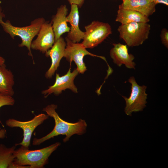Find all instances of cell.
<instances>
[{"mask_svg":"<svg viewBox=\"0 0 168 168\" xmlns=\"http://www.w3.org/2000/svg\"><path fill=\"white\" fill-rule=\"evenodd\" d=\"M115 21L121 24L133 22L148 23L150 21L148 17L138 12L124 8L119 6Z\"/></svg>","mask_w":168,"mask_h":168,"instance_id":"obj_16","label":"cell"},{"mask_svg":"<svg viewBox=\"0 0 168 168\" xmlns=\"http://www.w3.org/2000/svg\"><path fill=\"white\" fill-rule=\"evenodd\" d=\"M35 39L33 40L31 49L45 54L55 42V36L51 22L45 21L42 25Z\"/></svg>","mask_w":168,"mask_h":168,"instance_id":"obj_10","label":"cell"},{"mask_svg":"<svg viewBox=\"0 0 168 168\" xmlns=\"http://www.w3.org/2000/svg\"><path fill=\"white\" fill-rule=\"evenodd\" d=\"M78 8L77 5L71 4L70 12L67 17V22L70 23L71 26L67 38L74 43H78L83 39L85 35V32L81 31L79 28Z\"/></svg>","mask_w":168,"mask_h":168,"instance_id":"obj_13","label":"cell"},{"mask_svg":"<svg viewBox=\"0 0 168 168\" xmlns=\"http://www.w3.org/2000/svg\"><path fill=\"white\" fill-rule=\"evenodd\" d=\"M68 9L66 5H62L57 9L56 14L51 21L52 26L55 36V41L63 33L69 32L70 28L67 25V15Z\"/></svg>","mask_w":168,"mask_h":168,"instance_id":"obj_14","label":"cell"},{"mask_svg":"<svg viewBox=\"0 0 168 168\" xmlns=\"http://www.w3.org/2000/svg\"><path fill=\"white\" fill-rule=\"evenodd\" d=\"M78 73L76 68L71 72L70 67L67 72L63 76H60L58 74L56 73L54 84L48 89L42 91V94L46 98L53 93L58 96L66 89H70L74 93H77V88L74 84V81Z\"/></svg>","mask_w":168,"mask_h":168,"instance_id":"obj_9","label":"cell"},{"mask_svg":"<svg viewBox=\"0 0 168 168\" xmlns=\"http://www.w3.org/2000/svg\"><path fill=\"white\" fill-rule=\"evenodd\" d=\"M7 132L5 129L0 127V139H3L6 136Z\"/></svg>","mask_w":168,"mask_h":168,"instance_id":"obj_23","label":"cell"},{"mask_svg":"<svg viewBox=\"0 0 168 168\" xmlns=\"http://www.w3.org/2000/svg\"><path fill=\"white\" fill-rule=\"evenodd\" d=\"M85 28L86 31L82 43L86 48L97 46L112 32L109 24L98 21H93Z\"/></svg>","mask_w":168,"mask_h":168,"instance_id":"obj_6","label":"cell"},{"mask_svg":"<svg viewBox=\"0 0 168 168\" xmlns=\"http://www.w3.org/2000/svg\"><path fill=\"white\" fill-rule=\"evenodd\" d=\"M16 147L8 148L4 144H0V168H9L14 160Z\"/></svg>","mask_w":168,"mask_h":168,"instance_id":"obj_18","label":"cell"},{"mask_svg":"<svg viewBox=\"0 0 168 168\" xmlns=\"http://www.w3.org/2000/svg\"><path fill=\"white\" fill-rule=\"evenodd\" d=\"M150 0V1H153V0Z\"/></svg>","mask_w":168,"mask_h":168,"instance_id":"obj_25","label":"cell"},{"mask_svg":"<svg viewBox=\"0 0 168 168\" xmlns=\"http://www.w3.org/2000/svg\"><path fill=\"white\" fill-rule=\"evenodd\" d=\"M5 15L2 12V7H0V24L2 26L4 31L8 34L14 39L16 36L19 37L21 40V43L19 44V47H26L28 50V54L31 57L34 64L35 62L31 51V44L34 37L37 35L43 24L45 21L43 17L38 18L31 21L30 24L27 26L18 27L13 26L9 20L3 21L2 18Z\"/></svg>","mask_w":168,"mask_h":168,"instance_id":"obj_2","label":"cell"},{"mask_svg":"<svg viewBox=\"0 0 168 168\" xmlns=\"http://www.w3.org/2000/svg\"><path fill=\"white\" fill-rule=\"evenodd\" d=\"M56 142L40 149L30 150L22 146L15 149L13 163L17 165L27 166L30 168H42L48 163L49 156L60 145Z\"/></svg>","mask_w":168,"mask_h":168,"instance_id":"obj_3","label":"cell"},{"mask_svg":"<svg viewBox=\"0 0 168 168\" xmlns=\"http://www.w3.org/2000/svg\"><path fill=\"white\" fill-rule=\"evenodd\" d=\"M57 108V105L52 104L43 109V111L46 112L49 116L54 118L55 126L52 131L45 136L40 138H34L32 142L33 145H39L45 141L60 135H66L63 139V142H66L72 135H81L86 132L87 125L85 120L80 119L74 123L65 121L59 117L56 111Z\"/></svg>","mask_w":168,"mask_h":168,"instance_id":"obj_1","label":"cell"},{"mask_svg":"<svg viewBox=\"0 0 168 168\" xmlns=\"http://www.w3.org/2000/svg\"><path fill=\"white\" fill-rule=\"evenodd\" d=\"M66 46V42L63 38L61 36L55 41L52 47L45 53V56L49 57L51 60V66L45 74L47 78H51L58 69L60 61L64 57Z\"/></svg>","mask_w":168,"mask_h":168,"instance_id":"obj_11","label":"cell"},{"mask_svg":"<svg viewBox=\"0 0 168 168\" xmlns=\"http://www.w3.org/2000/svg\"><path fill=\"white\" fill-rule=\"evenodd\" d=\"M70 4L77 5L78 7L80 8L84 3V0H67Z\"/></svg>","mask_w":168,"mask_h":168,"instance_id":"obj_21","label":"cell"},{"mask_svg":"<svg viewBox=\"0 0 168 168\" xmlns=\"http://www.w3.org/2000/svg\"><path fill=\"white\" fill-rule=\"evenodd\" d=\"M128 82L131 84V91L129 98L122 96L126 102L124 111L128 115L133 112L141 111L146 106L147 94L146 93L147 86H140L136 82L135 78L130 77Z\"/></svg>","mask_w":168,"mask_h":168,"instance_id":"obj_7","label":"cell"},{"mask_svg":"<svg viewBox=\"0 0 168 168\" xmlns=\"http://www.w3.org/2000/svg\"><path fill=\"white\" fill-rule=\"evenodd\" d=\"M161 43L166 48H168V31L166 28H163L160 35Z\"/></svg>","mask_w":168,"mask_h":168,"instance_id":"obj_20","label":"cell"},{"mask_svg":"<svg viewBox=\"0 0 168 168\" xmlns=\"http://www.w3.org/2000/svg\"><path fill=\"white\" fill-rule=\"evenodd\" d=\"M121 4L124 8L139 12L148 17L156 11V5L150 0H122Z\"/></svg>","mask_w":168,"mask_h":168,"instance_id":"obj_15","label":"cell"},{"mask_svg":"<svg viewBox=\"0 0 168 168\" xmlns=\"http://www.w3.org/2000/svg\"><path fill=\"white\" fill-rule=\"evenodd\" d=\"M113 45L110 55L114 63L119 67L124 64L128 68L135 69L136 64L133 61L135 57L128 54L127 45L118 43L114 44Z\"/></svg>","mask_w":168,"mask_h":168,"instance_id":"obj_12","label":"cell"},{"mask_svg":"<svg viewBox=\"0 0 168 168\" xmlns=\"http://www.w3.org/2000/svg\"><path fill=\"white\" fill-rule=\"evenodd\" d=\"M66 46L65 49L63 57L70 64L74 61L76 64L77 69L79 73L83 74L87 70L86 67L83 61V58L86 55H89L93 57H98L105 60L107 64L108 72H111V68L108 64L106 58L103 56L97 55L92 54L86 49L82 43H74L66 38Z\"/></svg>","mask_w":168,"mask_h":168,"instance_id":"obj_5","label":"cell"},{"mask_svg":"<svg viewBox=\"0 0 168 168\" xmlns=\"http://www.w3.org/2000/svg\"><path fill=\"white\" fill-rule=\"evenodd\" d=\"M150 28L147 23L133 22L121 24L117 30L127 45L133 47L142 44L148 39Z\"/></svg>","mask_w":168,"mask_h":168,"instance_id":"obj_4","label":"cell"},{"mask_svg":"<svg viewBox=\"0 0 168 168\" xmlns=\"http://www.w3.org/2000/svg\"><path fill=\"white\" fill-rule=\"evenodd\" d=\"M5 59L3 57L0 56V64L5 63Z\"/></svg>","mask_w":168,"mask_h":168,"instance_id":"obj_24","label":"cell"},{"mask_svg":"<svg viewBox=\"0 0 168 168\" xmlns=\"http://www.w3.org/2000/svg\"><path fill=\"white\" fill-rule=\"evenodd\" d=\"M49 115L41 114L35 115L32 119L27 121H21L14 119H9L6 121V125L11 128L19 127L23 130V138L22 141L15 144L16 146L21 145L29 148L32 134L35 129L49 118Z\"/></svg>","mask_w":168,"mask_h":168,"instance_id":"obj_8","label":"cell"},{"mask_svg":"<svg viewBox=\"0 0 168 168\" xmlns=\"http://www.w3.org/2000/svg\"><path fill=\"white\" fill-rule=\"evenodd\" d=\"M15 84L14 76L12 72L7 68L5 63L0 64V92L13 96Z\"/></svg>","mask_w":168,"mask_h":168,"instance_id":"obj_17","label":"cell"},{"mask_svg":"<svg viewBox=\"0 0 168 168\" xmlns=\"http://www.w3.org/2000/svg\"><path fill=\"white\" fill-rule=\"evenodd\" d=\"M153 2L156 5L158 3H162L168 5V0H153Z\"/></svg>","mask_w":168,"mask_h":168,"instance_id":"obj_22","label":"cell"},{"mask_svg":"<svg viewBox=\"0 0 168 168\" xmlns=\"http://www.w3.org/2000/svg\"><path fill=\"white\" fill-rule=\"evenodd\" d=\"M15 100L12 96L4 95L0 92V108L5 105H13Z\"/></svg>","mask_w":168,"mask_h":168,"instance_id":"obj_19","label":"cell"}]
</instances>
